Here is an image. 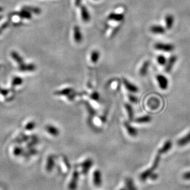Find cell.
Instances as JSON below:
<instances>
[{
    "label": "cell",
    "instance_id": "cell-19",
    "mask_svg": "<svg viewBox=\"0 0 190 190\" xmlns=\"http://www.w3.org/2000/svg\"><path fill=\"white\" fill-rule=\"evenodd\" d=\"M46 131L50 133V135L53 136H58L59 135V131L58 128L53 126V125H48L46 127Z\"/></svg>",
    "mask_w": 190,
    "mask_h": 190
},
{
    "label": "cell",
    "instance_id": "cell-37",
    "mask_svg": "<svg viewBox=\"0 0 190 190\" xmlns=\"http://www.w3.org/2000/svg\"><path fill=\"white\" fill-rule=\"evenodd\" d=\"M0 93H2L3 95H5H5H7L8 91H7V90H4V89L0 88Z\"/></svg>",
    "mask_w": 190,
    "mask_h": 190
},
{
    "label": "cell",
    "instance_id": "cell-42",
    "mask_svg": "<svg viewBox=\"0 0 190 190\" xmlns=\"http://www.w3.org/2000/svg\"><path fill=\"white\" fill-rule=\"evenodd\" d=\"M1 66H0V69H1Z\"/></svg>",
    "mask_w": 190,
    "mask_h": 190
},
{
    "label": "cell",
    "instance_id": "cell-33",
    "mask_svg": "<svg viewBox=\"0 0 190 190\" xmlns=\"http://www.w3.org/2000/svg\"><path fill=\"white\" fill-rule=\"evenodd\" d=\"M35 127V124L34 122H30L27 124V125L26 126V128L28 130H33Z\"/></svg>",
    "mask_w": 190,
    "mask_h": 190
},
{
    "label": "cell",
    "instance_id": "cell-32",
    "mask_svg": "<svg viewBox=\"0 0 190 190\" xmlns=\"http://www.w3.org/2000/svg\"><path fill=\"white\" fill-rule=\"evenodd\" d=\"M90 98L94 101H98L100 98V96L98 92L95 91L93 93H92L91 94Z\"/></svg>",
    "mask_w": 190,
    "mask_h": 190
},
{
    "label": "cell",
    "instance_id": "cell-38",
    "mask_svg": "<svg viewBox=\"0 0 190 190\" xmlns=\"http://www.w3.org/2000/svg\"><path fill=\"white\" fill-rule=\"evenodd\" d=\"M8 27V23H4L3 24V26H2V29H5V28H6V27Z\"/></svg>",
    "mask_w": 190,
    "mask_h": 190
},
{
    "label": "cell",
    "instance_id": "cell-9",
    "mask_svg": "<svg viewBox=\"0 0 190 190\" xmlns=\"http://www.w3.org/2000/svg\"><path fill=\"white\" fill-rule=\"evenodd\" d=\"M189 143H190V132L177 141V145L181 147L187 146Z\"/></svg>",
    "mask_w": 190,
    "mask_h": 190
},
{
    "label": "cell",
    "instance_id": "cell-41",
    "mask_svg": "<svg viewBox=\"0 0 190 190\" xmlns=\"http://www.w3.org/2000/svg\"><path fill=\"white\" fill-rule=\"evenodd\" d=\"M2 17H3L2 16H1V15H0V21H1V19H2Z\"/></svg>",
    "mask_w": 190,
    "mask_h": 190
},
{
    "label": "cell",
    "instance_id": "cell-35",
    "mask_svg": "<svg viewBox=\"0 0 190 190\" xmlns=\"http://www.w3.org/2000/svg\"><path fill=\"white\" fill-rule=\"evenodd\" d=\"M183 179L185 180H189L190 181V171L185 172L183 174Z\"/></svg>",
    "mask_w": 190,
    "mask_h": 190
},
{
    "label": "cell",
    "instance_id": "cell-34",
    "mask_svg": "<svg viewBox=\"0 0 190 190\" xmlns=\"http://www.w3.org/2000/svg\"><path fill=\"white\" fill-rule=\"evenodd\" d=\"M128 98H129V100H130L132 103H137V101H138V98H137L134 95H129Z\"/></svg>",
    "mask_w": 190,
    "mask_h": 190
},
{
    "label": "cell",
    "instance_id": "cell-3",
    "mask_svg": "<svg viewBox=\"0 0 190 190\" xmlns=\"http://www.w3.org/2000/svg\"><path fill=\"white\" fill-rule=\"evenodd\" d=\"M156 79L158 82L159 87L163 90H165L169 86V80L166 77L163 75H157Z\"/></svg>",
    "mask_w": 190,
    "mask_h": 190
},
{
    "label": "cell",
    "instance_id": "cell-29",
    "mask_svg": "<svg viewBox=\"0 0 190 190\" xmlns=\"http://www.w3.org/2000/svg\"><path fill=\"white\" fill-rule=\"evenodd\" d=\"M11 56L15 60L16 62H17L18 64H22L23 63V59L22 58V57L19 56V54L17 53V52H12L11 53Z\"/></svg>",
    "mask_w": 190,
    "mask_h": 190
},
{
    "label": "cell",
    "instance_id": "cell-23",
    "mask_svg": "<svg viewBox=\"0 0 190 190\" xmlns=\"http://www.w3.org/2000/svg\"><path fill=\"white\" fill-rule=\"evenodd\" d=\"M160 104V102L158 100V99L157 98H151L148 101V106L150 107L151 109H157V107H159Z\"/></svg>",
    "mask_w": 190,
    "mask_h": 190
},
{
    "label": "cell",
    "instance_id": "cell-13",
    "mask_svg": "<svg viewBox=\"0 0 190 190\" xmlns=\"http://www.w3.org/2000/svg\"><path fill=\"white\" fill-rule=\"evenodd\" d=\"M124 126L126 128L127 131L129 135H130L131 136H136L137 135H138V131L136 130V129L132 127L130 124L125 122L124 123Z\"/></svg>",
    "mask_w": 190,
    "mask_h": 190
},
{
    "label": "cell",
    "instance_id": "cell-24",
    "mask_svg": "<svg viewBox=\"0 0 190 190\" xmlns=\"http://www.w3.org/2000/svg\"><path fill=\"white\" fill-rule=\"evenodd\" d=\"M54 166V158L52 156H50L48 158L46 164V170L48 172H51Z\"/></svg>",
    "mask_w": 190,
    "mask_h": 190
},
{
    "label": "cell",
    "instance_id": "cell-30",
    "mask_svg": "<svg viewBox=\"0 0 190 190\" xmlns=\"http://www.w3.org/2000/svg\"><path fill=\"white\" fill-rule=\"evenodd\" d=\"M157 61L161 66H164L166 64L167 62V59L165 58V56L163 55H159L157 57Z\"/></svg>",
    "mask_w": 190,
    "mask_h": 190
},
{
    "label": "cell",
    "instance_id": "cell-28",
    "mask_svg": "<svg viewBox=\"0 0 190 190\" xmlns=\"http://www.w3.org/2000/svg\"><path fill=\"white\" fill-rule=\"evenodd\" d=\"M126 189L127 190H136L134 183L131 179H126Z\"/></svg>",
    "mask_w": 190,
    "mask_h": 190
},
{
    "label": "cell",
    "instance_id": "cell-20",
    "mask_svg": "<svg viewBox=\"0 0 190 190\" xmlns=\"http://www.w3.org/2000/svg\"><path fill=\"white\" fill-rule=\"evenodd\" d=\"M14 14L19 16V17L21 18L26 19H30L32 17V14L30 12L27 11L26 10H23V9H22V11H21L18 12V13H14Z\"/></svg>",
    "mask_w": 190,
    "mask_h": 190
},
{
    "label": "cell",
    "instance_id": "cell-5",
    "mask_svg": "<svg viewBox=\"0 0 190 190\" xmlns=\"http://www.w3.org/2000/svg\"><path fill=\"white\" fill-rule=\"evenodd\" d=\"M177 60V56L176 55H172L169 58V60L166 62V65H165V70L166 72H170L174 66L175 64L176 63Z\"/></svg>",
    "mask_w": 190,
    "mask_h": 190
},
{
    "label": "cell",
    "instance_id": "cell-15",
    "mask_svg": "<svg viewBox=\"0 0 190 190\" xmlns=\"http://www.w3.org/2000/svg\"><path fill=\"white\" fill-rule=\"evenodd\" d=\"M74 90L72 88H64L61 90H58L54 92V95L56 96H68L70 95Z\"/></svg>",
    "mask_w": 190,
    "mask_h": 190
},
{
    "label": "cell",
    "instance_id": "cell-40",
    "mask_svg": "<svg viewBox=\"0 0 190 190\" xmlns=\"http://www.w3.org/2000/svg\"><path fill=\"white\" fill-rule=\"evenodd\" d=\"M119 190H127V189H126V188H123L120 189H119Z\"/></svg>",
    "mask_w": 190,
    "mask_h": 190
},
{
    "label": "cell",
    "instance_id": "cell-22",
    "mask_svg": "<svg viewBox=\"0 0 190 190\" xmlns=\"http://www.w3.org/2000/svg\"><path fill=\"white\" fill-rule=\"evenodd\" d=\"M22 9L23 10H26L27 11L30 12V13H34L36 14H39L41 13V9H40L39 7H33V6H24L23 7Z\"/></svg>",
    "mask_w": 190,
    "mask_h": 190
},
{
    "label": "cell",
    "instance_id": "cell-11",
    "mask_svg": "<svg viewBox=\"0 0 190 190\" xmlns=\"http://www.w3.org/2000/svg\"><path fill=\"white\" fill-rule=\"evenodd\" d=\"M81 15H82V18L83 22H88L90 21V15L85 6H81Z\"/></svg>",
    "mask_w": 190,
    "mask_h": 190
},
{
    "label": "cell",
    "instance_id": "cell-26",
    "mask_svg": "<svg viewBox=\"0 0 190 190\" xmlns=\"http://www.w3.org/2000/svg\"><path fill=\"white\" fill-rule=\"evenodd\" d=\"M125 107L126 109L129 119H130V120H132L133 119V115H134V112H133L132 106L130 104L126 103L125 104Z\"/></svg>",
    "mask_w": 190,
    "mask_h": 190
},
{
    "label": "cell",
    "instance_id": "cell-10",
    "mask_svg": "<svg viewBox=\"0 0 190 190\" xmlns=\"http://www.w3.org/2000/svg\"><path fill=\"white\" fill-rule=\"evenodd\" d=\"M93 160L91 159H88L86 160H85L82 164V172L83 174H87L89 170L92 167L93 165Z\"/></svg>",
    "mask_w": 190,
    "mask_h": 190
},
{
    "label": "cell",
    "instance_id": "cell-27",
    "mask_svg": "<svg viewBox=\"0 0 190 190\" xmlns=\"http://www.w3.org/2000/svg\"><path fill=\"white\" fill-rule=\"evenodd\" d=\"M99 52L98 51L95 50L93 51L91 54V60L92 62L96 63L98 62L99 58Z\"/></svg>",
    "mask_w": 190,
    "mask_h": 190
},
{
    "label": "cell",
    "instance_id": "cell-39",
    "mask_svg": "<svg viewBox=\"0 0 190 190\" xmlns=\"http://www.w3.org/2000/svg\"><path fill=\"white\" fill-rule=\"evenodd\" d=\"M3 8L2 7H0V12L3 11Z\"/></svg>",
    "mask_w": 190,
    "mask_h": 190
},
{
    "label": "cell",
    "instance_id": "cell-18",
    "mask_svg": "<svg viewBox=\"0 0 190 190\" xmlns=\"http://www.w3.org/2000/svg\"><path fill=\"white\" fill-rule=\"evenodd\" d=\"M150 66V62H149L148 60H146V61H145L143 62L142 66L140 68V70L139 73L140 74L141 76L142 77H144L146 76V74H148V68Z\"/></svg>",
    "mask_w": 190,
    "mask_h": 190
},
{
    "label": "cell",
    "instance_id": "cell-4",
    "mask_svg": "<svg viewBox=\"0 0 190 190\" xmlns=\"http://www.w3.org/2000/svg\"><path fill=\"white\" fill-rule=\"evenodd\" d=\"M79 178V172L75 171L72 174L71 180L70 181L69 185H68V189L70 190H75L77 187L78 185V181Z\"/></svg>",
    "mask_w": 190,
    "mask_h": 190
},
{
    "label": "cell",
    "instance_id": "cell-25",
    "mask_svg": "<svg viewBox=\"0 0 190 190\" xmlns=\"http://www.w3.org/2000/svg\"><path fill=\"white\" fill-rule=\"evenodd\" d=\"M135 121L137 123L139 124H144V123H148L151 121V117L149 115H144L140 117L136 118Z\"/></svg>",
    "mask_w": 190,
    "mask_h": 190
},
{
    "label": "cell",
    "instance_id": "cell-36",
    "mask_svg": "<svg viewBox=\"0 0 190 190\" xmlns=\"http://www.w3.org/2000/svg\"><path fill=\"white\" fill-rule=\"evenodd\" d=\"M82 0H75V5L76 7H80L82 4Z\"/></svg>",
    "mask_w": 190,
    "mask_h": 190
},
{
    "label": "cell",
    "instance_id": "cell-7",
    "mask_svg": "<svg viewBox=\"0 0 190 190\" xmlns=\"http://www.w3.org/2000/svg\"><path fill=\"white\" fill-rule=\"evenodd\" d=\"M123 82L125 87L126 88L127 90L131 93H136L138 91V88L135 85L133 84L130 82L126 79H123Z\"/></svg>",
    "mask_w": 190,
    "mask_h": 190
},
{
    "label": "cell",
    "instance_id": "cell-31",
    "mask_svg": "<svg viewBox=\"0 0 190 190\" xmlns=\"http://www.w3.org/2000/svg\"><path fill=\"white\" fill-rule=\"evenodd\" d=\"M23 82V80L21 78L19 77H15L13 80V82H12V85L13 86H17L21 85Z\"/></svg>",
    "mask_w": 190,
    "mask_h": 190
},
{
    "label": "cell",
    "instance_id": "cell-21",
    "mask_svg": "<svg viewBox=\"0 0 190 190\" xmlns=\"http://www.w3.org/2000/svg\"><path fill=\"white\" fill-rule=\"evenodd\" d=\"M173 23H174V17L171 14H168L165 17V24L167 29H171L173 27Z\"/></svg>",
    "mask_w": 190,
    "mask_h": 190
},
{
    "label": "cell",
    "instance_id": "cell-16",
    "mask_svg": "<svg viewBox=\"0 0 190 190\" xmlns=\"http://www.w3.org/2000/svg\"><path fill=\"white\" fill-rule=\"evenodd\" d=\"M172 146V141L171 140H167L165 141L163 146L160 149V150H159V152L160 154L164 153H166L171 149Z\"/></svg>",
    "mask_w": 190,
    "mask_h": 190
},
{
    "label": "cell",
    "instance_id": "cell-14",
    "mask_svg": "<svg viewBox=\"0 0 190 190\" xmlns=\"http://www.w3.org/2000/svg\"><path fill=\"white\" fill-rule=\"evenodd\" d=\"M20 70L22 72H33L36 69V66L34 64H21L19 67Z\"/></svg>",
    "mask_w": 190,
    "mask_h": 190
},
{
    "label": "cell",
    "instance_id": "cell-12",
    "mask_svg": "<svg viewBox=\"0 0 190 190\" xmlns=\"http://www.w3.org/2000/svg\"><path fill=\"white\" fill-rule=\"evenodd\" d=\"M108 19L111 21H115V22H122L124 19V15L122 14L118 13H111L108 15Z\"/></svg>",
    "mask_w": 190,
    "mask_h": 190
},
{
    "label": "cell",
    "instance_id": "cell-2",
    "mask_svg": "<svg viewBox=\"0 0 190 190\" xmlns=\"http://www.w3.org/2000/svg\"><path fill=\"white\" fill-rule=\"evenodd\" d=\"M154 46V48L157 50L167 52H172L175 49V46L171 43H156Z\"/></svg>",
    "mask_w": 190,
    "mask_h": 190
},
{
    "label": "cell",
    "instance_id": "cell-8",
    "mask_svg": "<svg viewBox=\"0 0 190 190\" xmlns=\"http://www.w3.org/2000/svg\"><path fill=\"white\" fill-rule=\"evenodd\" d=\"M74 38L75 42L77 43H80L82 42L83 36L82 32L80 27L77 26H75L74 27Z\"/></svg>",
    "mask_w": 190,
    "mask_h": 190
},
{
    "label": "cell",
    "instance_id": "cell-17",
    "mask_svg": "<svg viewBox=\"0 0 190 190\" xmlns=\"http://www.w3.org/2000/svg\"><path fill=\"white\" fill-rule=\"evenodd\" d=\"M150 31L155 34H163L165 32V30L163 27L158 25L152 26L150 28Z\"/></svg>",
    "mask_w": 190,
    "mask_h": 190
},
{
    "label": "cell",
    "instance_id": "cell-1",
    "mask_svg": "<svg viewBox=\"0 0 190 190\" xmlns=\"http://www.w3.org/2000/svg\"><path fill=\"white\" fill-rule=\"evenodd\" d=\"M160 160V154L159 152H158L155 157V159H154V162H153L152 165H151V167L149 169H147L146 171L143 172L141 174L140 178L141 180L143 181L146 180L149 176H151V175L152 174L153 172L155 171L157 167H158Z\"/></svg>",
    "mask_w": 190,
    "mask_h": 190
},
{
    "label": "cell",
    "instance_id": "cell-6",
    "mask_svg": "<svg viewBox=\"0 0 190 190\" xmlns=\"http://www.w3.org/2000/svg\"><path fill=\"white\" fill-rule=\"evenodd\" d=\"M93 180L94 185L97 187H100L102 183V176L101 173L98 170L94 171L93 174Z\"/></svg>",
    "mask_w": 190,
    "mask_h": 190
}]
</instances>
